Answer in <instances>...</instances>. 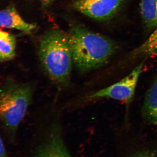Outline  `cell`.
Wrapping results in <instances>:
<instances>
[{"instance_id":"1","label":"cell","mask_w":157,"mask_h":157,"mask_svg":"<svg viewBox=\"0 0 157 157\" xmlns=\"http://www.w3.org/2000/svg\"><path fill=\"white\" fill-rule=\"evenodd\" d=\"M68 36L73 64L82 73L103 67L117 50L112 40L79 27L73 28Z\"/></svg>"},{"instance_id":"2","label":"cell","mask_w":157,"mask_h":157,"mask_svg":"<svg viewBox=\"0 0 157 157\" xmlns=\"http://www.w3.org/2000/svg\"><path fill=\"white\" fill-rule=\"evenodd\" d=\"M39 55L49 77L60 85L67 84L73 64L68 35L59 29L47 32L39 42Z\"/></svg>"},{"instance_id":"3","label":"cell","mask_w":157,"mask_h":157,"mask_svg":"<svg viewBox=\"0 0 157 157\" xmlns=\"http://www.w3.org/2000/svg\"><path fill=\"white\" fill-rule=\"evenodd\" d=\"M33 88L30 84L9 80L0 89V121L11 140L25 115L32 101Z\"/></svg>"},{"instance_id":"4","label":"cell","mask_w":157,"mask_h":157,"mask_svg":"<svg viewBox=\"0 0 157 157\" xmlns=\"http://www.w3.org/2000/svg\"><path fill=\"white\" fill-rule=\"evenodd\" d=\"M144 67V62L143 61L120 81L93 93L89 96V99L110 98L128 105L134 97L137 82Z\"/></svg>"},{"instance_id":"5","label":"cell","mask_w":157,"mask_h":157,"mask_svg":"<svg viewBox=\"0 0 157 157\" xmlns=\"http://www.w3.org/2000/svg\"><path fill=\"white\" fill-rule=\"evenodd\" d=\"M124 0H76L74 8L94 19L107 20L112 18L121 8Z\"/></svg>"},{"instance_id":"6","label":"cell","mask_w":157,"mask_h":157,"mask_svg":"<svg viewBox=\"0 0 157 157\" xmlns=\"http://www.w3.org/2000/svg\"><path fill=\"white\" fill-rule=\"evenodd\" d=\"M34 157H71L59 126L55 124L52 127L46 140L39 147Z\"/></svg>"},{"instance_id":"7","label":"cell","mask_w":157,"mask_h":157,"mask_svg":"<svg viewBox=\"0 0 157 157\" xmlns=\"http://www.w3.org/2000/svg\"><path fill=\"white\" fill-rule=\"evenodd\" d=\"M0 27L29 33L35 29L36 26L26 22L14 7H9L0 11Z\"/></svg>"},{"instance_id":"8","label":"cell","mask_w":157,"mask_h":157,"mask_svg":"<svg viewBox=\"0 0 157 157\" xmlns=\"http://www.w3.org/2000/svg\"><path fill=\"white\" fill-rule=\"evenodd\" d=\"M141 114L147 123L157 125V76L145 94L141 108Z\"/></svg>"},{"instance_id":"9","label":"cell","mask_w":157,"mask_h":157,"mask_svg":"<svg viewBox=\"0 0 157 157\" xmlns=\"http://www.w3.org/2000/svg\"><path fill=\"white\" fill-rule=\"evenodd\" d=\"M16 40L12 34L0 29V62L14 58L16 54Z\"/></svg>"},{"instance_id":"10","label":"cell","mask_w":157,"mask_h":157,"mask_svg":"<svg viewBox=\"0 0 157 157\" xmlns=\"http://www.w3.org/2000/svg\"><path fill=\"white\" fill-rule=\"evenodd\" d=\"M157 52V26L148 39L128 56L127 59H135L150 56Z\"/></svg>"},{"instance_id":"11","label":"cell","mask_w":157,"mask_h":157,"mask_svg":"<svg viewBox=\"0 0 157 157\" xmlns=\"http://www.w3.org/2000/svg\"><path fill=\"white\" fill-rule=\"evenodd\" d=\"M140 13L147 29H154L157 26V0H141Z\"/></svg>"},{"instance_id":"12","label":"cell","mask_w":157,"mask_h":157,"mask_svg":"<svg viewBox=\"0 0 157 157\" xmlns=\"http://www.w3.org/2000/svg\"><path fill=\"white\" fill-rule=\"evenodd\" d=\"M132 157H155L154 155L149 151H141L136 154Z\"/></svg>"},{"instance_id":"13","label":"cell","mask_w":157,"mask_h":157,"mask_svg":"<svg viewBox=\"0 0 157 157\" xmlns=\"http://www.w3.org/2000/svg\"><path fill=\"white\" fill-rule=\"evenodd\" d=\"M0 157H7L6 148L0 136Z\"/></svg>"},{"instance_id":"14","label":"cell","mask_w":157,"mask_h":157,"mask_svg":"<svg viewBox=\"0 0 157 157\" xmlns=\"http://www.w3.org/2000/svg\"><path fill=\"white\" fill-rule=\"evenodd\" d=\"M42 6H48L54 2L55 0H39Z\"/></svg>"}]
</instances>
